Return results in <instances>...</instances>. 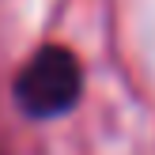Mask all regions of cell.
Masks as SVG:
<instances>
[{
  "mask_svg": "<svg viewBox=\"0 0 155 155\" xmlns=\"http://www.w3.org/2000/svg\"><path fill=\"white\" fill-rule=\"evenodd\" d=\"M83 91V68L64 45H42L15 76V102L30 117H57L76 106Z\"/></svg>",
  "mask_w": 155,
  "mask_h": 155,
  "instance_id": "cell-1",
  "label": "cell"
}]
</instances>
